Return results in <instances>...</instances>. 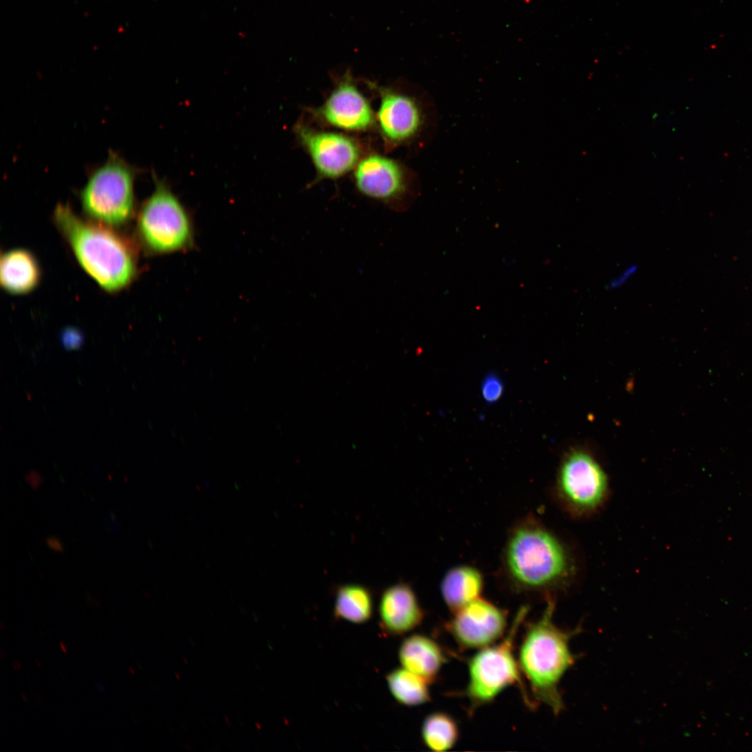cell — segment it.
<instances>
[{
    "label": "cell",
    "instance_id": "6da1fadb",
    "mask_svg": "<svg viewBox=\"0 0 752 752\" xmlns=\"http://www.w3.org/2000/svg\"><path fill=\"white\" fill-rule=\"evenodd\" d=\"M503 565L513 590L548 595L569 586L577 570L568 547L533 518L524 519L510 531Z\"/></svg>",
    "mask_w": 752,
    "mask_h": 752
},
{
    "label": "cell",
    "instance_id": "7a4b0ae2",
    "mask_svg": "<svg viewBox=\"0 0 752 752\" xmlns=\"http://www.w3.org/2000/svg\"><path fill=\"white\" fill-rule=\"evenodd\" d=\"M54 222L84 270L105 291L117 292L138 274L136 247L113 227L81 219L68 204H58Z\"/></svg>",
    "mask_w": 752,
    "mask_h": 752
},
{
    "label": "cell",
    "instance_id": "3957f363",
    "mask_svg": "<svg viewBox=\"0 0 752 752\" xmlns=\"http://www.w3.org/2000/svg\"><path fill=\"white\" fill-rule=\"evenodd\" d=\"M554 610L555 600L549 597L540 617L526 626L517 659L535 706L544 705L558 715L564 708L561 681L575 659L570 642L581 628L558 627L554 620Z\"/></svg>",
    "mask_w": 752,
    "mask_h": 752
},
{
    "label": "cell",
    "instance_id": "277c9868",
    "mask_svg": "<svg viewBox=\"0 0 752 752\" xmlns=\"http://www.w3.org/2000/svg\"><path fill=\"white\" fill-rule=\"evenodd\" d=\"M527 607L516 613L505 636L498 642L477 650L467 661L468 681L459 692L467 702L469 716L490 704L507 688L516 686L524 703L536 707L519 667L515 655L517 635L524 624Z\"/></svg>",
    "mask_w": 752,
    "mask_h": 752
},
{
    "label": "cell",
    "instance_id": "5b68a950",
    "mask_svg": "<svg viewBox=\"0 0 752 752\" xmlns=\"http://www.w3.org/2000/svg\"><path fill=\"white\" fill-rule=\"evenodd\" d=\"M136 235L141 246L151 255L180 252L194 245L192 220L164 182L156 181L154 191L141 205Z\"/></svg>",
    "mask_w": 752,
    "mask_h": 752
},
{
    "label": "cell",
    "instance_id": "8992f818",
    "mask_svg": "<svg viewBox=\"0 0 752 752\" xmlns=\"http://www.w3.org/2000/svg\"><path fill=\"white\" fill-rule=\"evenodd\" d=\"M135 178L134 168L110 151L107 161L91 173L80 191L85 214L113 228L128 223L135 212Z\"/></svg>",
    "mask_w": 752,
    "mask_h": 752
},
{
    "label": "cell",
    "instance_id": "52a82bcc",
    "mask_svg": "<svg viewBox=\"0 0 752 752\" xmlns=\"http://www.w3.org/2000/svg\"><path fill=\"white\" fill-rule=\"evenodd\" d=\"M555 494L571 517L588 518L606 505L610 495L609 478L590 452L574 448L565 455L559 467Z\"/></svg>",
    "mask_w": 752,
    "mask_h": 752
},
{
    "label": "cell",
    "instance_id": "ba28073f",
    "mask_svg": "<svg viewBox=\"0 0 752 752\" xmlns=\"http://www.w3.org/2000/svg\"><path fill=\"white\" fill-rule=\"evenodd\" d=\"M446 631L462 650H479L500 641L509 625L508 614L481 597L452 613Z\"/></svg>",
    "mask_w": 752,
    "mask_h": 752
},
{
    "label": "cell",
    "instance_id": "9c48e42d",
    "mask_svg": "<svg viewBox=\"0 0 752 752\" xmlns=\"http://www.w3.org/2000/svg\"><path fill=\"white\" fill-rule=\"evenodd\" d=\"M298 134L319 173L337 178L357 163L359 150L350 138L331 132H319L300 127Z\"/></svg>",
    "mask_w": 752,
    "mask_h": 752
},
{
    "label": "cell",
    "instance_id": "30bf717a",
    "mask_svg": "<svg viewBox=\"0 0 752 752\" xmlns=\"http://www.w3.org/2000/svg\"><path fill=\"white\" fill-rule=\"evenodd\" d=\"M378 613L379 626L385 634L400 636L419 626L424 611L412 586L399 581L381 593Z\"/></svg>",
    "mask_w": 752,
    "mask_h": 752
},
{
    "label": "cell",
    "instance_id": "8fae6325",
    "mask_svg": "<svg viewBox=\"0 0 752 752\" xmlns=\"http://www.w3.org/2000/svg\"><path fill=\"white\" fill-rule=\"evenodd\" d=\"M357 187L361 194L380 201H392L405 191L404 174L394 161L380 155L361 160L354 173Z\"/></svg>",
    "mask_w": 752,
    "mask_h": 752
},
{
    "label": "cell",
    "instance_id": "7c38bea8",
    "mask_svg": "<svg viewBox=\"0 0 752 752\" xmlns=\"http://www.w3.org/2000/svg\"><path fill=\"white\" fill-rule=\"evenodd\" d=\"M330 125L346 130H363L373 123L371 108L357 87L345 81L330 94L320 111Z\"/></svg>",
    "mask_w": 752,
    "mask_h": 752
},
{
    "label": "cell",
    "instance_id": "4fadbf2b",
    "mask_svg": "<svg viewBox=\"0 0 752 752\" xmlns=\"http://www.w3.org/2000/svg\"><path fill=\"white\" fill-rule=\"evenodd\" d=\"M377 119L384 136L393 142L411 139L423 123V112L415 99L392 92L383 94Z\"/></svg>",
    "mask_w": 752,
    "mask_h": 752
},
{
    "label": "cell",
    "instance_id": "5bb4252c",
    "mask_svg": "<svg viewBox=\"0 0 752 752\" xmlns=\"http://www.w3.org/2000/svg\"><path fill=\"white\" fill-rule=\"evenodd\" d=\"M398 658L402 667L418 675L430 684L438 678L448 661L445 650L434 639L423 634H412L402 642Z\"/></svg>",
    "mask_w": 752,
    "mask_h": 752
},
{
    "label": "cell",
    "instance_id": "9a60e30c",
    "mask_svg": "<svg viewBox=\"0 0 752 752\" xmlns=\"http://www.w3.org/2000/svg\"><path fill=\"white\" fill-rule=\"evenodd\" d=\"M40 278L38 261L30 251L16 248L1 253L0 283L6 292L15 295L28 294L38 287Z\"/></svg>",
    "mask_w": 752,
    "mask_h": 752
},
{
    "label": "cell",
    "instance_id": "2e32d148",
    "mask_svg": "<svg viewBox=\"0 0 752 752\" xmlns=\"http://www.w3.org/2000/svg\"><path fill=\"white\" fill-rule=\"evenodd\" d=\"M483 588L481 573L469 565H459L449 570L440 586L442 598L452 613L480 597Z\"/></svg>",
    "mask_w": 752,
    "mask_h": 752
},
{
    "label": "cell",
    "instance_id": "e0dca14e",
    "mask_svg": "<svg viewBox=\"0 0 752 752\" xmlns=\"http://www.w3.org/2000/svg\"><path fill=\"white\" fill-rule=\"evenodd\" d=\"M372 591L360 584H344L335 590L334 614L335 618L354 624L368 621L373 615Z\"/></svg>",
    "mask_w": 752,
    "mask_h": 752
},
{
    "label": "cell",
    "instance_id": "ac0fdd59",
    "mask_svg": "<svg viewBox=\"0 0 752 752\" xmlns=\"http://www.w3.org/2000/svg\"><path fill=\"white\" fill-rule=\"evenodd\" d=\"M421 732L424 745L436 752L452 749L460 736L457 720L450 714L442 711L429 714L423 720Z\"/></svg>",
    "mask_w": 752,
    "mask_h": 752
},
{
    "label": "cell",
    "instance_id": "d6986e66",
    "mask_svg": "<svg viewBox=\"0 0 752 752\" xmlns=\"http://www.w3.org/2000/svg\"><path fill=\"white\" fill-rule=\"evenodd\" d=\"M386 681L392 696L402 705L417 706L430 700V684L404 668L392 671Z\"/></svg>",
    "mask_w": 752,
    "mask_h": 752
},
{
    "label": "cell",
    "instance_id": "ffe728a7",
    "mask_svg": "<svg viewBox=\"0 0 752 752\" xmlns=\"http://www.w3.org/2000/svg\"><path fill=\"white\" fill-rule=\"evenodd\" d=\"M503 385L501 380L494 374L485 377L481 386V393L484 400L489 403L495 402L502 395Z\"/></svg>",
    "mask_w": 752,
    "mask_h": 752
},
{
    "label": "cell",
    "instance_id": "44dd1931",
    "mask_svg": "<svg viewBox=\"0 0 752 752\" xmlns=\"http://www.w3.org/2000/svg\"><path fill=\"white\" fill-rule=\"evenodd\" d=\"M61 340L66 350H77L83 344L84 336L79 329L68 327L61 331Z\"/></svg>",
    "mask_w": 752,
    "mask_h": 752
},
{
    "label": "cell",
    "instance_id": "7402d4cb",
    "mask_svg": "<svg viewBox=\"0 0 752 752\" xmlns=\"http://www.w3.org/2000/svg\"><path fill=\"white\" fill-rule=\"evenodd\" d=\"M638 266L630 265L625 267L618 275L610 279L606 284L608 290H614L623 286L637 272Z\"/></svg>",
    "mask_w": 752,
    "mask_h": 752
},
{
    "label": "cell",
    "instance_id": "603a6c76",
    "mask_svg": "<svg viewBox=\"0 0 752 752\" xmlns=\"http://www.w3.org/2000/svg\"><path fill=\"white\" fill-rule=\"evenodd\" d=\"M46 544L49 548L54 551L63 552L64 550L62 541L56 536L47 537Z\"/></svg>",
    "mask_w": 752,
    "mask_h": 752
},
{
    "label": "cell",
    "instance_id": "cb8c5ba5",
    "mask_svg": "<svg viewBox=\"0 0 752 752\" xmlns=\"http://www.w3.org/2000/svg\"><path fill=\"white\" fill-rule=\"evenodd\" d=\"M28 483L30 484L33 489H36L39 487L42 482V478L37 473L31 472L26 478Z\"/></svg>",
    "mask_w": 752,
    "mask_h": 752
},
{
    "label": "cell",
    "instance_id": "d4e9b609",
    "mask_svg": "<svg viewBox=\"0 0 752 752\" xmlns=\"http://www.w3.org/2000/svg\"><path fill=\"white\" fill-rule=\"evenodd\" d=\"M13 666L15 670L21 668V667H22L21 664L17 661H15L13 662Z\"/></svg>",
    "mask_w": 752,
    "mask_h": 752
},
{
    "label": "cell",
    "instance_id": "484cf974",
    "mask_svg": "<svg viewBox=\"0 0 752 752\" xmlns=\"http://www.w3.org/2000/svg\"><path fill=\"white\" fill-rule=\"evenodd\" d=\"M59 645H60V646H61V648L62 649L63 652H64L65 654H66V653L68 652V650H67V649H66V648H65V644H64V643H63L62 641H60V642H59Z\"/></svg>",
    "mask_w": 752,
    "mask_h": 752
},
{
    "label": "cell",
    "instance_id": "4316f807",
    "mask_svg": "<svg viewBox=\"0 0 752 752\" xmlns=\"http://www.w3.org/2000/svg\"><path fill=\"white\" fill-rule=\"evenodd\" d=\"M96 687H97V689H98V690H99L100 691H102V692H105V689H104V687H103L102 686V684H100V683H97H97H96Z\"/></svg>",
    "mask_w": 752,
    "mask_h": 752
},
{
    "label": "cell",
    "instance_id": "83f0119b",
    "mask_svg": "<svg viewBox=\"0 0 752 752\" xmlns=\"http://www.w3.org/2000/svg\"><path fill=\"white\" fill-rule=\"evenodd\" d=\"M21 694H22V696L23 697L24 700H26V698L24 694L23 693H22Z\"/></svg>",
    "mask_w": 752,
    "mask_h": 752
},
{
    "label": "cell",
    "instance_id": "f1b7e54d",
    "mask_svg": "<svg viewBox=\"0 0 752 752\" xmlns=\"http://www.w3.org/2000/svg\"><path fill=\"white\" fill-rule=\"evenodd\" d=\"M130 670L131 671V672H132V673H134V671H133V669H132V667H130Z\"/></svg>",
    "mask_w": 752,
    "mask_h": 752
},
{
    "label": "cell",
    "instance_id": "f546056e",
    "mask_svg": "<svg viewBox=\"0 0 752 752\" xmlns=\"http://www.w3.org/2000/svg\"><path fill=\"white\" fill-rule=\"evenodd\" d=\"M36 662L37 663L38 666H40V662H38L37 660H36Z\"/></svg>",
    "mask_w": 752,
    "mask_h": 752
}]
</instances>
